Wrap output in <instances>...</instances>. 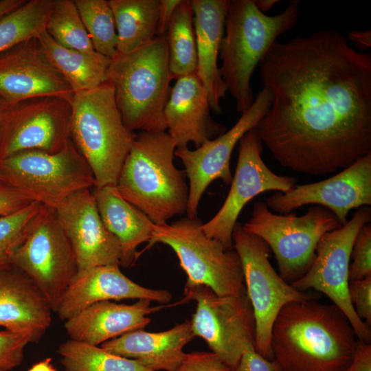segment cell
<instances>
[{
    "label": "cell",
    "mask_w": 371,
    "mask_h": 371,
    "mask_svg": "<svg viewBox=\"0 0 371 371\" xmlns=\"http://www.w3.org/2000/svg\"><path fill=\"white\" fill-rule=\"evenodd\" d=\"M272 101L255 129L281 166L322 175L371 153V54L337 30L276 41L259 64Z\"/></svg>",
    "instance_id": "obj_1"
},
{
    "label": "cell",
    "mask_w": 371,
    "mask_h": 371,
    "mask_svg": "<svg viewBox=\"0 0 371 371\" xmlns=\"http://www.w3.org/2000/svg\"><path fill=\"white\" fill-rule=\"evenodd\" d=\"M357 341L341 309L311 299L282 307L273 324L271 346L283 371H344Z\"/></svg>",
    "instance_id": "obj_2"
},
{
    "label": "cell",
    "mask_w": 371,
    "mask_h": 371,
    "mask_svg": "<svg viewBox=\"0 0 371 371\" xmlns=\"http://www.w3.org/2000/svg\"><path fill=\"white\" fill-rule=\"evenodd\" d=\"M176 144L166 131L135 135L115 187L155 225L186 214L189 187L174 164Z\"/></svg>",
    "instance_id": "obj_3"
},
{
    "label": "cell",
    "mask_w": 371,
    "mask_h": 371,
    "mask_svg": "<svg viewBox=\"0 0 371 371\" xmlns=\"http://www.w3.org/2000/svg\"><path fill=\"white\" fill-rule=\"evenodd\" d=\"M300 5V1L293 0L281 13L269 16L258 10L254 0L229 1L219 73L238 113L254 103L251 76L277 38L296 25Z\"/></svg>",
    "instance_id": "obj_4"
},
{
    "label": "cell",
    "mask_w": 371,
    "mask_h": 371,
    "mask_svg": "<svg viewBox=\"0 0 371 371\" xmlns=\"http://www.w3.org/2000/svg\"><path fill=\"white\" fill-rule=\"evenodd\" d=\"M173 79L165 36L111 60L106 81L125 126L131 132L166 131L164 109Z\"/></svg>",
    "instance_id": "obj_5"
},
{
    "label": "cell",
    "mask_w": 371,
    "mask_h": 371,
    "mask_svg": "<svg viewBox=\"0 0 371 371\" xmlns=\"http://www.w3.org/2000/svg\"><path fill=\"white\" fill-rule=\"evenodd\" d=\"M70 136L94 177L95 186H115L135 135L124 125L113 88L75 93L71 100Z\"/></svg>",
    "instance_id": "obj_6"
},
{
    "label": "cell",
    "mask_w": 371,
    "mask_h": 371,
    "mask_svg": "<svg viewBox=\"0 0 371 371\" xmlns=\"http://www.w3.org/2000/svg\"><path fill=\"white\" fill-rule=\"evenodd\" d=\"M203 222L188 216L171 223L155 225L148 247L156 243L169 246L187 274V282L202 284L221 296L246 295L240 257L207 236Z\"/></svg>",
    "instance_id": "obj_7"
},
{
    "label": "cell",
    "mask_w": 371,
    "mask_h": 371,
    "mask_svg": "<svg viewBox=\"0 0 371 371\" xmlns=\"http://www.w3.org/2000/svg\"><path fill=\"white\" fill-rule=\"evenodd\" d=\"M242 227L267 244L275 255L280 276L291 283L311 267L322 237L341 225L331 211L319 205L297 216L293 212L273 213L266 203L260 201L254 204L251 218Z\"/></svg>",
    "instance_id": "obj_8"
},
{
    "label": "cell",
    "mask_w": 371,
    "mask_h": 371,
    "mask_svg": "<svg viewBox=\"0 0 371 371\" xmlns=\"http://www.w3.org/2000/svg\"><path fill=\"white\" fill-rule=\"evenodd\" d=\"M7 183L55 210L72 194L95 186L93 174L69 139L58 152L25 150L0 159Z\"/></svg>",
    "instance_id": "obj_9"
},
{
    "label": "cell",
    "mask_w": 371,
    "mask_h": 371,
    "mask_svg": "<svg viewBox=\"0 0 371 371\" xmlns=\"http://www.w3.org/2000/svg\"><path fill=\"white\" fill-rule=\"evenodd\" d=\"M234 249L243 267L247 295L255 319V350L264 358L273 360L271 346L273 324L280 311L291 302H305L310 296L286 282L269 261L271 249L257 236L244 231L237 222L232 234Z\"/></svg>",
    "instance_id": "obj_10"
},
{
    "label": "cell",
    "mask_w": 371,
    "mask_h": 371,
    "mask_svg": "<svg viewBox=\"0 0 371 371\" xmlns=\"http://www.w3.org/2000/svg\"><path fill=\"white\" fill-rule=\"evenodd\" d=\"M12 265L30 278L56 313L78 267L54 209L42 205Z\"/></svg>",
    "instance_id": "obj_11"
},
{
    "label": "cell",
    "mask_w": 371,
    "mask_h": 371,
    "mask_svg": "<svg viewBox=\"0 0 371 371\" xmlns=\"http://www.w3.org/2000/svg\"><path fill=\"white\" fill-rule=\"evenodd\" d=\"M183 295L182 302L196 304L190 320L194 337L234 368L244 351L255 345V319L247 294L221 296L208 286L186 282Z\"/></svg>",
    "instance_id": "obj_12"
},
{
    "label": "cell",
    "mask_w": 371,
    "mask_h": 371,
    "mask_svg": "<svg viewBox=\"0 0 371 371\" xmlns=\"http://www.w3.org/2000/svg\"><path fill=\"white\" fill-rule=\"evenodd\" d=\"M371 221L370 207L358 209L345 225L326 233L319 241L316 255L308 270L290 283L302 292L313 289L326 295L342 311L358 341L370 343V326L357 315L348 294L350 253L359 229Z\"/></svg>",
    "instance_id": "obj_13"
},
{
    "label": "cell",
    "mask_w": 371,
    "mask_h": 371,
    "mask_svg": "<svg viewBox=\"0 0 371 371\" xmlns=\"http://www.w3.org/2000/svg\"><path fill=\"white\" fill-rule=\"evenodd\" d=\"M263 144L255 128L239 141L238 161L228 194L217 213L202 229L226 250L234 249L232 234L240 213L253 198L267 191L286 192L295 186L293 177L278 175L263 161Z\"/></svg>",
    "instance_id": "obj_14"
},
{
    "label": "cell",
    "mask_w": 371,
    "mask_h": 371,
    "mask_svg": "<svg viewBox=\"0 0 371 371\" xmlns=\"http://www.w3.org/2000/svg\"><path fill=\"white\" fill-rule=\"evenodd\" d=\"M271 101L270 91L262 87L251 107L241 113L229 130L195 150L188 147L176 148L175 156L181 161L189 180L188 217L198 218L199 203L212 181L221 179L226 186L230 185L232 180L230 159L234 148L247 131L256 128L269 109Z\"/></svg>",
    "instance_id": "obj_15"
},
{
    "label": "cell",
    "mask_w": 371,
    "mask_h": 371,
    "mask_svg": "<svg viewBox=\"0 0 371 371\" xmlns=\"http://www.w3.org/2000/svg\"><path fill=\"white\" fill-rule=\"evenodd\" d=\"M71 102L56 96L14 104L3 127L0 159L25 150L58 152L71 139Z\"/></svg>",
    "instance_id": "obj_16"
},
{
    "label": "cell",
    "mask_w": 371,
    "mask_h": 371,
    "mask_svg": "<svg viewBox=\"0 0 371 371\" xmlns=\"http://www.w3.org/2000/svg\"><path fill=\"white\" fill-rule=\"evenodd\" d=\"M266 204L279 214L306 205H319L331 211L343 226L351 210L371 205V153L328 179L278 192Z\"/></svg>",
    "instance_id": "obj_17"
},
{
    "label": "cell",
    "mask_w": 371,
    "mask_h": 371,
    "mask_svg": "<svg viewBox=\"0 0 371 371\" xmlns=\"http://www.w3.org/2000/svg\"><path fill=\"white\" fill-rule=\"evenodd\" d=\"M74 94L46 56L37 38L0 53V96L10 104L48 95L71 102Z\"/></svg>",
    "instance_id": "obj_18"
},
{
    "label": "cell",
    "mask_w": 371,
    "mask_h": 371,
    "mask_svg": "<svg viewBox=\"0 0 371 371\" xmlns=\"http://www.w3.org/2000/svg\"><path fill=\"white\" fill-rule=\"evenodd\" d=\"M54 211L75 253L78 271L102 265H120V243L104 225L91 189L72 194Z\"/></svg>",
    "instance_id": "obj_19"
},
{
    "label": "cell",
    "mask_w": 371,
    "mask_h": 371,
    "mask_svg": "<svg viewBox=\"0 0 371 371\" xmlns=\"http://www.w3.org/2000/svg\"><path fill=\"white\" fill-rule=\"evenodd\" d=\"M128 299L167 304L172 294L135 283L121 271L119 265H102L78 272L56 313L65 322L95 303Z\"/></svg>",
    "instance_id": "obj_20"
},
{
    "label": "cell",
    "mask_w": 371,
    "mask_h": 371,
    "mask_svg": "<svg viewBox=\"0 0 371 371\" xmlns=\"http://www.w3.org/2000/svg\"><path fill=\"white\" fill-rule=\"evenodd\" d=\"M205 87L196 73L176 79L164 114L168 133L177 148L192 143L197 148L226 131L214 121Z\"/></svg>",
    "instance_id": "obj_21"
},
{
    "label": "cell",
    "mask_w": 371,
    "mask_h": 371,
    "mask_svg": "<svg viewBox=\"0 0 371 371\" xmlns=\"http://www.w3.org/2000/svg\"><path fill=\"white\" fill-rule=\"evenodd\" d=\"M52 310L34 284L12 267L0 272V328L39 341L52 323Z\"/></svg>",
    "instance_id": "obj_22"
},
{
    "label": "cell",
    "mask_w": 371,
    "mask_h": 371,
    "mask_svg": "<svg viewBox=\"0 0 371 371\" xmlns=\"http://www.w3.org/2000/svg\"><path fill=\"white\" fill-rule=\"evenodd\" d=\"M151 302L139 300L132 304L102 301L95 303L65 321L70 339L92 346L144 330L150 322L148 315L166 306H150Z\"/></svg>",
    "instance_id": "obj_23"
},
{
    "label": "cell",
    "mask_w": 371,
    "mask_h": 371,
    "mask_svg": "<svg viewBox=\"0 0 371 371\" xmlns=\"http://www.w3.org/2000/svg\"><path fill=\"white\" fill-rule=\"evenodd\" d=\"M229 0H192L196 36V75L205 87L211 110L222 113L227 89L218 66L220 45Z\"/></svg>",
    "instance_id": "obj_24"
},
{
    "label": "cell",
    "mask_w": 371,
    "mask_h": 371,
    "mask_svg": "<svg viewBox=\"0 0 371 371\" xmlns=\"http://www.w3.org/2000/svg\"><path fill=\"white\" fill-rule=\"evenodd\" d=\"M194 337L190 320L186 319L165 331L130 332L103 343L100 347L119 356L136 360L153 371H175L186 355L184 346Z\"/></svg>",
    "instance_id": "obj_25"
},
{
    "label": "cell",
    "mask_w": 371,
    "mask_h": 371,
    "mask_svg": "<svg viewBox=\"0 0 371 371\" xmlns=\"http://www.w3.org/2000/svg\"><path fill=\"white\" fill-rule=\"evenodd\" d=\"M91 193L104 225L120 243V266L130 267L138 256L137 247L150 240L155 224L123 199L115 186L93 187Z\"/></svg>",
    "instance_id": "obj_26"
},
{
    "label": "cell",
    "mask_w": 371,
    "mask_h": 371,
    "mask_svg": "<svg viewBox=\"0 0 371 371\" xmlns=\"http://www.w3.org/2000/svg\"><path fill=\"white\" fill-rule=\"evenodd\" d=\"M37 38L49 60L74 93L95 89L106 82L111 59L95 51L89 52L65 47L45 30Z\"/></svg>",
    "instance_id": "obj_27"
},
{
    "label": "cell",
    "mask_w": 371,
    "mask_h": 371,
    "mask_svg": "<svg viewBox=\"0 0 371 371\" xmlns=\"http://www.w3.org/2000/svg\"><path fill=\"white\" fill-rule=\"evenodd\" d=\"M117 34V52L128 53L157 36L159 0H109Z\"/></svg>",
    "instance_id": "obj_28"
},
{
    "label": "cell",
    "mask_w": 371,
    "mask_h": 371,
    "mask_svg": "<svg viewBox=\"0 0 371 371\" xmlns=\"http://www.w3.org/2000/svg\"><path fill=\"white\" fill-rule=\"evenodd\" d=\"M165 36L173 79L196 73L197 54L192 0H181Z\"/></svg>",
    "instance_id": "obj_29"
},
{
    "label": "cell",
    "mask_w": 371,
    "mask_h": 371,
    "mask_svg": "<svg viewBox=\"0 0 371 371\" xmlns=\"http://www.w3.org/2000/svg\"><path fill=\"white\" fill-rule=\"evenodd\" d=\"M57 352L65 371H153L136 360L72 339L61 344Z\"/></svg>",
    "instance_id": "obj_30"
},
{
    "label": "cell",
    "mask_w": 371,
    "mask_h": 371,
    "mask_svg": "<svg viewBox=\"0 0 371 371\" xmlns=\"http://www.w3.org/2000/svg\"><path fill=\"white\" fill-rule=\"evenodd\" d=\"M53 0H26L0 19V53L45 30Z\"/></svg>",
    "instance_id": "obj_31"
},
{
    "label": "cell",
    "mask_w": 371,
    "mask_h": 371,
    "mask_svg": "<svg viewBox=\"0 0 371 371\" xmlns=\"http://www.w3.org/2000/svg\"><path fill=\"white\" fill-rule=\"evenodd\" d=\"M45 31L65 47L95 51L74 0H53Z\"/></svg>",
    "instance_id": "obj_32"
},
{
    "label": "cell",
    "mask_w": 371,
    "mask_h": 371,
    "mask_svg": "<svg viewBox=\"0 0 371 371\" xmlns=\"http://www.w3.org/2000/svg\"><path fill=\"white\" fill-rule=\"evenodd\" d=\"M94 50L113 59L117 54V34L109 1L74 0Z\"/></svg>",
    "instance_id": "obj_33"
},
{
    "label": "cell",
    "mask_w": 371,
    "mask_h": 371,
    "mask_svg": "<svg viewBox=\"0 0 371 371\" xmlns=\"http://www.w3.org/2000/svg\"><path fill=\"white\" fill-rule=\"evenodd\" d=\"M42 205L33 201L17 212L0 216V272L13 267V256Z\"/></svg>",
    "instance_id": "obj_34"
},
{
    "label": "cell",
    "mask_w": 371,
    "mask_h": 371,
    "mask_svg": "<svg viewBox=\"0 0 371 371\" xmlns=\"http://www.w3.org/2000/svg\"><path fill=\"white\" fill-rule=\"evenodd\" d=\"M349 281L371 276V224L358 232L351 250Z\"/></svg>",
    "instance_id": "obj_35"
},
{
    "label": "cell",
    "mask_w": 371,
    "mask_h": 371,
    "mask_svg": "<svg viewBox=\"0 0 371 371\" xmlns=\"http://www.w3.org/2000/svg\"><path fill=\"white\" fill-rule=\"evenodd\" d=\"M28 344L21 335L0 330V371H10L21 365Z\"/></svg>",
    "instance_id": "obj_36"
},
{
    "label": "cell",
    "mask_w": 371,
    "mask_h": 371,
    "mask_svg": "<svg viewBox=\"0 0 371 371\" xmlns=\"http://www.w3.org/2000/svg\"><path fill=\"white\" fill-rule=\"evenodd\" d=\"M348 294L358 317L370 326L371 276L349 281Z\"/></svg>",
    "instance_id": "obj_37"
},
{
    "label": "cell",
    "mask_w": 371,
    "mask_h": 371,
    "mask_svg": "<svg viewBox=\"0 0 371 371\" xmlns=\"http://www.w3.org/2000/svg\"><path fill=\"white\" fill-rule=\"evenodd\" d=\"M175 371H232V368L212 351H196L186 353Z\"/></svg>",
    "instance_id": "obj_38"
},
{
    "label": "cell",
    "mask_w": 371,
    "mask_h": 371,
    "mask_svg": "<svg viewBox=\"0 0 371 371\" xmlns=\"http://www.w3.org/2000/svg\"><path fill=\"white\" fill-rule=\"evenodd\" d=\"M33 201L27 194L0 181V216L17 212Z\"/></svg>",
    "instance_id": "obj_39"
},
{
    "label": "cell",
    "mask_w": 371,
    "mask_h": 371,
    "mask_svg": "<svg viewBox=\"0 0 371 371\" xmlns=\"http://www.w3.org/2000/svg\"><path fill=\"white\" fill-rule=\"evenodd\" d=\"M232 371H283L276 360H268L255 350L254 346L247 348L243 353L238 364Z\"/></svg>",
    "instance_id": "obj_40"
},
{
    "label": "cell",
    "mask_w": 371,
    "mask_h": 371,
    "mask_svg": "<svg viewBox=\"0 0 371 371\" xmlns=\"http://www.w3.org/2000/svg\"><path fill=\"white\" fill-rule=\"evenodd\" d=\"M344 371H371V345L357 341L352 358Z\"/></svg>",
    "instance_id": "obj_41"
},
{
    "label": "cell",
    "mask_w": 371,
    "mask_h": 371,
    "mask_svg": "<svg viewBox=\"0 0 371 371\" xmlns=\"http://www.w3.org/2000/svg\"><path fill=\"white\" fill-rule=\"evenodd\" d=\"M181 0H159L157 36H165L174 12Z\"/></svg>",
    "instance_id": "obj_42"
},
{
    "label": "cell",
    "mask_w": 371,
    "mask_h": 371,
    "mask_svg": "<svg viewBox=\"0 0 371 371\" xmlns=\"http://www.w3.org/2000/svg\"><path fill=\"white\" fill-rule=\"evenodd\" d=\"M347 40L352 42L358 51L363 52L371 47V30H352L348 34Z\"/></svg>",
    "instance_id": "obj_43"
},
{
    "label": "cell",
    "mask_w": 371,
    "mask_h": 371,
    "mask_svg": "<svg viewBox=\"0 0 371 371\" xmlns=\"http://www.w3.org/2000/svg\"><path fill=\"white\" fill-rule=\"evenodd\" d=\"M26 0H0V19L19 8Z\"/></svg>",
    "instance_id": "obj_44"
},
{
    "label": "cell",
    "mask_w": 371,
    "mask_h": 371,
    "mask_svg": "<svg viewBox=\"0 0 371 371\" xmlns=\"http://www.w3.org/2000/svg\"><path fill=\"white\" fill-rule=\"evenodd\" d=\"M13 105L0 96V140L5 121Z\"/></svg>",
    "instance_id": "obj_45"
},
{
    "label": "cell",
    "mask_w": 371,
    "mask_h": 371,
    "mask_svg": "<svg viewBox=\"0 0 371 371\" xmlns=\"http://www.w3.org/2000/svg\"><path fill=\"white\" fill-rule=\"evenodd\" d=\"M27 371H57L50 357L45 358L34 363Z\"/></svg>",
    "instance_id": "obj_46"
},
{
    "label": "cell",
    "mask_w": 371,
    "mask_h": 371,
    "mask_svg": "<svg viewBox=\"0 0 371 371\" xmlns=\"http://www.w3.org/2000/svg\"><path fill=\"white\" fill-rule=\"evenodd\" d=\"M278 2H279L278 0H254L256 7L265 14L273 8Z\"/></svg>",
    "instance_id": "obj_47"
},
{
    "label": "cell",
    "mask_w": 371,
    "mask_h": 371,
    "mask_svg": "<svg viewBox=\"0 0 371 371\" xmlns=\"http://www.w3.org/2000/svg\"><path fill=\"white\" fill-rule=\"evenodd\" d=\"M0 181H5L3 180V177L1 176V174H0Z\"/></svg>",
    "instance_id": "obj_48"
}]
</instances>
